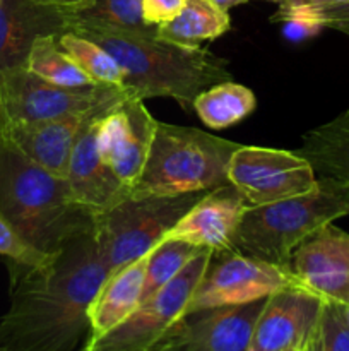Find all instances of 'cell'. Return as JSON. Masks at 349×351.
I'll return each instance as SVG.
<instances>
[{"instance_id":"6da1fadb","label":"cell","mask_w":349,"mask_h":351,"mask_svg":"<svg viewBox=\"0 0 349 351\" xmlns=\"http://www.w3.org/2000/svg\"><path fill=\"white\" fill-rule=\"evenodd\" d=\"M10 305L0 319V351H79L91 331L89 307L108 269L94 232L41 264L9 261Z\"/></svg>"},{"instance_id":"7a4b0ae2","label":"cell","mask_w":349,"mask_h":351,"mask_svg":"<svg viewBox=\"0 0 349 351\" xmlns=\"http://www.w3.org/2000/svg\"><path fill=\"white\" fill-rule=\"evenodd\" d=\"M0 216L27 245L48 256L94 230V213L74 197L67 178L31 161L2 136Z\"/></svg>"},{"instance_id":"3957f363","label":"cell","mask_w":349,"mask_h":351,"mask_svg":"<svg viewBox=\"0 0 349 351\" xmlns=\"http://www.w3.org/2000/svg\"><path fill=\"white\" fill-rule=\"evenodd\" d=\"M68 31L109 51L125 74L123 86L144 101L166 96L190 108L202 91L231 81L228 62L205 48L180 47L159 38L89 24H74Z\"/></svg>"},{"instance_id":"277c9868","label":"cell","mask_w":349,"mask_h":351,"mask_svg":"<svg viewBox=\"0 0 349 351\" xmlns=\"http://www.w3.org/2000/svg\"><path fill=\"white\" fill-rule=\"evenodd\" d=\"M342 216H349V187L320 177L308 194L274 204L246 206L233 249L287 269L301 242Z\"/></svg>"},{"instance_id":"5b68a950","label":"cell","mask_w":349,"mask_h":351,"mask_svg":"<svg viewBox=\"0 0 349 351\" xmlns=\"http://www.w3.org/2000/svg\"><path fill=\"white\" fill-rule=\"evenodd\" d=\"M240 144L194 127L157 122L156 134L130 197H170L229 185L228 167Z\"/></svg>"},{"instance_id":"8992f818","label":"cell","mask_w":349,"mask_h":351,"mask_svg":"<svg viewBox=\"0 0 349 351\" xmlns=\"http://www.w3.org/2000/svg\"><path fill=\"white\" fill-rule=\"evenodd\" d=\"M204 194L188 192L170 197H127L106 211L96 213L92 232L108 274L149 254Z\"/></svg>"},{"instance_id":"52a82bcc","label":"cell","mask_w":349,"mask_h":351,"mask_svg":"<svg viewBox=\"0 0 349 351\" xmlns=\"http://www.w3.org/2000/svg\"><path fill=\"white\" fill-rule=\"evenodd\" d=\"M212 249H202L180 274L139 305L122 324L99 338L88 339L84 351H149L187 314L188 302L211 261Z\"/></svg>"},{"instance_id":"ba28073f","label":"cell","mask_w":349,"mask_h":351,"mask_svg":"<svg viewBox=\"0 0 349 351\" xmlns=\"http://www.w3.org/2000/svg\"><path fill=\"white\" fill-rule=\"evenodd\" d=\"M129 93L123 86L113 84L58 86L27 71L26 65L5 69L0 71V123L36 122L86 113Z\"/></svg>"},{"instance_id":"9c48e42d","label":"cell","mask_w":349,"mask_h":351,"mask_svg":"<svg viewBox=\"0 0 349 351\" xmlns=\"http://www.w3.org/2000/svg\"><path fill=\"white\" fill-rule=\"evenodd\" d=\"M287 287H298L286 267L245 256L235 249L212 252L188 302V312L262 300ZM301 288V287H300Z\"/></svg>"},{"instance_id":"30bf717a","label":"cell","mask_w":349,"mask_h":351,"mask_svg":"<svg viewBox=\"0 0 349 351\" xmlns=\"http://www.w3.org/2000/svg\"><path fill=\"white\" fill-rule=\"evenodd\" d=\"M315 170L298 153L240 146L228 167V180L248 206H266L308 194L317 185Z\"/></svg>"},{"instance_id":"8fae6325","label":"cell","mask_w":349,"mask_h":351,"mask_svg":"<svg viewBox=\"0 0 349 351\" xmlns=\"http://www.w3.org/2000/svg\"><path fill=\"white\" fill-rule=\"evenodd\" d=\"M266 300L188 312L149 351H250Z\"/></svg>"},{"instance_id":"7c38bea8","label":"cell","mask_w":349,"mask_h":351,"mask_svg":"<svg viewBox=\"0 0 349 351\" xmlns=\"http://www.w3.org/2000/svg\"><path fill=\"white\" fill-rule=\"evenodd\" d=\"M157 120L144 99L133 93L106 112L99 127V153L116 178L129 191L139 180L146 165Z\"/></svg>"},{"instance_id":"4fadbf2b","label":"cell","mask_w":349,"mask_h":351,"mask_svg":"<svg viewBox=\"0 0 349 351\" xmlns=\"http://www.w3.org/2000/svg\"><path fill=\"white\" fill-rule=\"evenodd\" d=\"M125 96L109 99V101L101 103L99 106L92 108L86 115L84 122L79 129L74 147H72L67 182L70 185L74 197L94 215L106 211V209L122 202L123 199L130 197L129 189L113 175L108 165L105 163L98 144L103 117Z\"/></svg>"},{"instance_id":"5bb4252c","label":"cell","mask_w":349,"mask_h":351,"mask_svg":"<svg viewBox=\"0 0 349 351\" xmlns=\"http://www.w3.org/2000/svg\"><path fill=\"white\" fill-rule=\"evenodd\" d=\"M287 271L298 287L324 302H349V233L332 223L308 237L291 256Z\"/></svg>"},{"instance_id":"9a60e30c","label":"cell","mask_w":349,"mask_h":351,"mask_svg":"<svg viewBox=\"0 0 349 351\" xmlns=\"http://www.w3.org/2000/svg\"><path fill=\"white\" fill-rule=\"evenodd\" d=\"M324 300L300 287L267 297L255 322L250 351L301 350L320 324Z\"/></svg>"},{"instance_id":"2e32d148","label":"cell","mask_w":349,"mask_h":351,"mask_svg":"<svg viewBox=\"0 0 349 351\" xmlns=\"http://www.w3.org/2000/svg\"><path fill=\"white\" fill-rule=\"evenodd\" d=\"M246 206L245 197L231 184L212 189L185 213L163 239L207 247L212 252L233 249V239Z\"/></svg>"},{"instance_id":"e0dca14e","label":"cell","mask_w":349,"mask_h":351,"mask_svg":"<svg viewBox=\"0 0 349 351\" xmlns=\"http://www.w3.org/2000/svg\"><path fill=\"white\" fill-rule=\"evenodd\" d=\"M65 31L68 17L58 7L40 0H0V71L26 65L38 38Z\"/></svg>"},{"instance_id":"ac0fdd59","label":"cell","mask_w":349,"mask_h":351,"mask_svg":"<svg viewBox=\"0 0 349 351\" xmlns=\"http://www.w3.org/2000/svg\"><path fill=\"white\" fill-rule=\"evenodd\" d=\"M89 112L36 122L0 123V136L44 170L67 178L72 147Z\"/></svg>"},{"instance_id":"d6986e66","label":"cell","mask_w":349,"mask_h":351,"mask_svg":"<svg viewBox=\"0 0 349 351\" xmlns=\"http://www.w3.org/2000/svg\"><path fill=\"white\" fill-rule=\"evenodd\" d=\"M147 257L149 254L106 276L105 283L101 285L89 307L91 331H89L88 339L99 338L115 329L139 307L140 298H142Z\"/></svg>"},{"instance_id":"ffe728a7","label":"cell","mask_w":349,"mask_h":351,"mask_svg":"<svg viewBox=\"0 0 349 351\" xmlns=\"http://www.w3.org/2000/svg\"><path fill=\"white\" fill-rule=\"evenodd\" d=\"M296 153L313 167L315 173L349 187V110L305 134Z\"/></svg>"},{"instance_id":"44dd1931","label":"cell","mask_w":349,"mask_h":351,"mask_svg":"<svg viewBox=\"0 0 349 351\" xmlns=\"http://www.w3.org/2000/svg\"><path fill=\"white\" fill-rule=\"evenodd\" d=\"M229 27V14L211 0H187L173 21L157 26V38L180 47L197 48L202 41L216 40Z\"/></svg>"},{"instance_id":"7402d4cb","label":"cell","mask_w":349,"mask_h":351,"mask_svg":"<svg viewBox=\"0 0 349 351\" xmlns=\"http://www.w3.org/2000/svg\"><path fill=\"white\" fill-rule=\"evenodd\" d=\"M255 106L257 99L252 89L226 81L197 95L192 108L205 125L221 130L242 122L255 110Z\"/></svg>"},{"instance_id":"603a6c76","label":"cell","mask_w":349,"mask_h":351,"mask_svg":"<svg viewBox=\"0 0 349 351\" xmlns=\"http://www.w3.org/2000/svg\"><path fill=\"white\" fill-rule=\"evenodd\" d=\"M64 12L68 17V29L74 24H89L157 38V27L144 21L142 0H92L84 7Z\"/></svg>"},{"instance_id":"cb8c5ba5","label":"cell","mask_w":349,"mask_h":351,"mask_svg":"<svg viewBox=\"0 0 349 351\" xmlns=\"http://www.w3.org/2000/svg\"><path fill=\"white\" fill-rule=\"evenodd\" d=\"M62 50L79 65L82 72L96 84L123 86L125 74L118 62L101 45L74 31H65L57 36ZM125 88V86H123Z\"/></svg>"},{"instance_id":"d4e9b609","label":"cell","mask_w":349,"mask_h":351,"mask_svg":"<svg viewBox=\"0 0 349 351\" xmlns=\"http://www.w3.org/2000/svg\"><path fill=\"white\" fill-rule=\"evenodd\" d=\"M26 69L47 81L68 88L96 84L58 45L57 36H40L31 47Z\"/></svg>"},{"instance_id":"484cf974","label":"cell","mask_w":349,"mask_h":351,"mask_svg":"<svg viewBox=\"0 0 349 351\" xmlns=\"http://www.w3.org/2000/svg\"><path fill=\"white\" fill-rule=\"evenodd\" d=\"M205 247L192 245L181 240H168L163 239L151 249L147 257L146 274H144V287L140 304L147 298L153 297L156 291H159L164 285L170 283L180 271L202 252Z\"/></svg>"},{"instance_id":"4316f807","label":"cell","mask_w":349,"mask_h":351,"mask_svg":"<svg viewBox=\"0 0 349 351\" xmlns=\"http://www.w3.org/2000/svg\"><path fill=\"white\" fill-rule=\"evenodd\" d=\"M318 329L322 351H349V326L342 315L341 304L324 302Z\"/></svg>"},{"instance_id":"83f0119b","label":"cell","mask_w":349,"mask_h":351,"mask_svg":"<svg viewBox=\"0 0 349 351\" xmlns=\"http://www.w3.org/2000/svg\"><path fill=\"white\" fill-rule=\"evenodd\" d=\"M0 256L5 257L7 261L21 264H41L48 259V254L40 252L27 245L16 232L12 226L0 216Z\"/></svg>"},{"instance_id":"f1b7e54d","label":"cell","mask_w":349,"mask_h":351,"mask_svg":"<svg viewBox=\"0 0 349 351\" xmlns=\"http://www.w3.org/2000/svg\"><path fill=\"white\" fill-rule=\"evenodd\" d=\"M287 17H308V19L317 21L322 27H331V29L341 31L349 36V2L337 3V5L324 7V9H310V10H293V12L272 16V23H283Z\"/></svg>"},{"instance_id":"f546056e","label":"cell","mask_w":349,"mask_h":351,"mask_svg":"<svg viewBox=\"0 0 349 351\" xmlns=\"http://www.w3.org/2000/svg\"><path fill=\"white\" fill-rule=\"evenodd\" d=\"M187 0H142V16L144 21L151 26L157 27L173 21Z\"/></svg>"},{"instance_id":"4dcf8cb0","label":"cell","mask_w":349,"mask_h":351,"mask_svg":"<svg viewBox=\"0 0 349 351\" xmlns=\"http://www.w3.org/2000/svg\"><path fill=\"white\" fill-rule=\"evenodd\" d=\"M324 29L322 24L308 17H287L283 21V34L289 41H303L317 36Z\"/></svg>"},{"instance_id":"1f68e13d","label":"cell","mask_w":349,"mask_h":351,"mask_svg":"<svg viewBox=\"0 0 349 351\" xmlns=\"http://www.w3.org/2000/svg\"><path fill=\"white\" fill-rule=\"evenodd\" d=\"M349 2V0H283L279 3V9L274 16L293 12V10H310V9H324V7L337 5V3Z\"/></svg>"},{"instance_id":"d6a6232c","label":"cell","mask_w":349,"mask_h":351,"mask_svg":"<svg viewBox=\"0 0 349 351\" xmlns=\"http://www.w3.org/2000/svg\"><path fill=\"white\" fill-rule=\"evenodd\" d=\"M40 2L58 7V9L62 10H74L79 9V7H84L86 3L92 2V0H40Z\"/></svg>"},{"instance_id":"836d02e7","label":"cell","mask_w":349,"mask_h":351,"mask_svg":"<svg viewBox=\"0 0 349 351\" xmlns=\"http://www.w3.org/2000/svg\"><path fill=\"white\" fill-rule=\"evenodd\" d=\"M300 351H322V341H320V329L317 328V331L313 332L310 339L307 341V345L303 346Z\"/></svg>"},{"instance_id":"e575fe53","label":"cell","mask_w":349,"mask_h":351,"mask_svg":"<svg viewBox=\"0 0 349 351\" xmlns=\"http://www.w3.org/2000/svg\"><path fill=\"white\" fill-rule=\"evenodd\" d=\"M211 2L214 3V5H218L221 10H226V12H228L229 9H233V7L236 5H242V3L248 2V0H211Z\"/></svg>"},{"instance_id":"d590c367","label":"cell","mask_w":349,"mask_h":351,"mask_svg":"<svg viewBox=\"0 0 349 351\" xmlns=\"http://www.w3.org/2000/svg\"><path fill=\"white\" fill-rule=\"evenodd\" d=\"M341 308H342V315H344V319H346V324L349 326V302L344 305L341 304Z\"/></svg>"},{"instance_id":"8d00e7d4","label":"cell","mask_w":349,"mask_h":351,"mask_svg":"<svg viewBox=\"0 0 349 351\" xmlns=\"http://www.w3.org/2000/svg\"><path fill=\"white\" fill-rule=\"evenodd\" d=\"M270 2H277V3H281V2H283V0H270Z\"/></svg>"},{"instance_id":"74e56055","label":"cell","mask_w":349,"mask_h":351,"mask_svg":"<svg viewBox=\"0 0 349 351\" xmlns=\"http://www.w3.org/2000/svg\"><path fill=\"white\" fill-rule=\"evenodd\" d=\"M283 351H300V350H294V348H289V350H283Z\"/></svg>"},{"instance_id":"f35d334b","label":"cell","mask_w":349,"mask_h":351,"mask_svg":"<svg viewBox=\"0 0 349 351\" xmlns=\"http://www.w3.org/2000/svg\"><path fill=\"white\" fill-rule=\"evenodd\" d=\"M79 351H84V350H82V348H81V350H79Z\"/></svg>"}]
</instances>
